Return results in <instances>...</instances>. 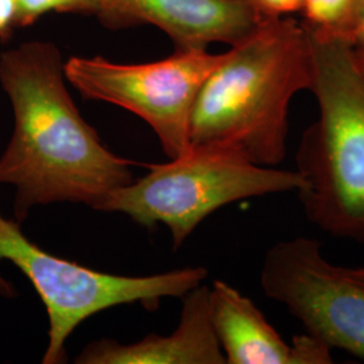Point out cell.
<instances>
[{"label":"cell","instance_id":"obj_1","mask_svg":"<svg viewBox=\"0 0 364 364\" xmlns=\"http://www.w3.org/2000/svg\"><path fill=\"white\" fill-rule=\"evenodd\" d=\"M63 53L28 41L0 54V85L13 108L10 142L0 156V186H13L14 219L36 207L84 204L100 210L107 197L135 180V164L112 153L72 99Z\"/></svg>","mask_w":364,"mask_h":364},{"label":"cell","instance_id":"obj_2","mask_svg":"<svg viewBox=\"0 0 364 364\" xmlns=\"http://www.w3.org/2000/svg\"><path fill=\"white\" fill-rule=\"evenodd\" d=\"M312 85V42L293 16L263 19L230 50L203 84L191 122V146L240 151L257 165L287 156L293 97Z\"/></svg>","mask_w":364,"mask_h":364},{"label":"cell","instance_id":"obj_3","mask_svg":"<svg viewBox=\"0 0 364 364\" xmlns=\"http://www.w3.org/2000/svg\"><path fill=\"white\" fill-rule=\"evenodd\" d=\"M309 36L318 117L296 153L299 203L321 231L364 245V80L350 45Z\"/></svg>","mask_w":364,"mask_h":364},{"label":"cell","instance_id":"obj_4","mask_svg":"<svg viewBox=\"0 0 364 364\" xmlns=\"http://www.w3.org/2000/svg\"><path fill=\"white\" fill-rule=\"evenodd\" d=\"M107 197L100 210L119 212L144 228L164 224L177 248L218 209L231 203L284 193L302 183L296 170L262 166L240 151L192 144L169 162Z\"/></svg>","mask_w":364,"mask_h":364},{"label":"cell","instance_id":"obj_5","mask_svg":"<svg viewBox=\"0 0 364 364\" xmlns=\"http://www.w3.org/2000/svg\"><path fill=\"white\" fill-rule=\"evenodd\" d=\"M9 260L34 287L49 320L43 364L66 363V341L85 320L107 309L139 304L156 311L164 299H182L204 284L205 267H186L151 275L97 272L39 247L23 234L21 223L0 215V262ZM18 293L0 274V296Z\"/></svg>","mask_w":364,"mask_h":364},{"label":"cell","instance_id":"obj_6","mask_svg":"<svg viewBox=\"0 0 364 364\" xmlns=\"http://www.w3.org/2000/svg\"><path fill=\"white\" fill-rule=\"evenodd\" d=\"M223 53L174 50L153 63L119 64L105 57H70L68 82L88 100L117 105L141 117L156 132L169 158L191 147L197 96Z\"/></svg>","mask_w":364,"mask_h":364},{"label":"cell","instance_id":"obj_7","mask_svg":"<svg viewBox=\"0 0 364 364\" xmlns=\"http://www.w3.org/2000/svg\"><path fill=\"white\" fill-rule=\"evenodd\" d=\"M260 287L305 332L364 360V267L335 264L318 240L296 236L269 248Z\"/></svg>","mask_w":364,"mask_h":364},{"label":"cell","instance_id":"obj_8","mask_svg":"<svg viewBox=\"0 0 364 364\" xmlns=\"http://www.w3.org/2000/svg\"><path fill=\"white\" fill-rule=\"evenodd\" d=\"M209 314L227 364H331L332 348L305 332L287 344L259 308L224 281L209 287Z\"/></svg>","mask_w":364,"mask_h":364},{"label":"cell","instance_id":"obj_9","mask_svg":"<svg viewBox=\"0 0 364 364\" xmlns=\"http://www.w3.org/2000/svg\"><path fill=\"white\" fill-rule=\"evenodd\" d=\"M126 27L153 25L174 50H208L213 43L234 46L263 19L246 0H120Z\"/></svg>","mask_w":364,"mask_h":364},{"label":"cell","instance_id":"obj_10","mask_svg":"<svg viewBox=\"0 0 364 364\" xmlns=\"http://www.w3.org/2000/svg\"><path fill=\"white\" fill-rule=\"evenodd\" d=\"M78 364H225L209 314V287L201 284L182 297L180 323L168 336L149 335L122 344L114 338L90 343Z\"/></svg>","mask_w":364,"mask_h":364},{"label":"cell","instance_id":"obj_11","mask_svg":"<svg viewBox=\"0 0 364 364\" xmlns=\"http://www.w3.org/2000/svg\"><path fill=\"white\" fill-rule=\"evenodd\" d=\"M18 27L34 25L46 14L93 15L109 28H124L120 0H16Z\"/></svg>","mask_w":364,"mask_h":364},{"label":"cell","instance_id":"obj_12","mask_svg":"<svg viewBox=\"0 0 364 364\" xmlns=\"http://www.w3.org/2000/svg\"><path fill=\"white\" fill-rule=\"evenodd\" d=\"M358 0H304L302 23L313 36L341 39Z\"/></svg>","mask_w":364,"mask_h":364},{"label":"cell","instance_id":"obj_13","mask_svg":"<svg viewBox=\"0 0 364 364\" xmlns=\"http://www.w3.org/2000/svg\"><path fill=\"white\" fill-rule=\"evenodd\" d=\"M260 19H274L301 13L304 0H246Z\"/></svg>","mask_w":364,"mask_h":364},{"label":"cell","instance_id":"obj_14","mask_svg":"<svg viewBox=\"0 0 364 364\" xmlns=\"http://www.w3.org/2000/svg\"><path fill=\"white\" fill-rule=\"evenodd\" d=\"M341 41L350 45L352 49L364 48V0H358L350 23L346 28Z\"/></svg>","mask_w":364,"mask_h":364},{"label":"cell","instance_id":"obj_15","mask_svg":"<svg viewBox=\"0 0 364 364\" xmlns=\"http://www.w3.org/2000/svg\"><path fill=\"white\" fill-rule=\"evenodd\" d=\"M18 27L16 0H0V39L7 41Z\"/></svg>","mask_w":364,"mask_h":364},{"label":"cell","instance_id":"obj_16","mask_svg":"<svg viewBox=\"0 0 364 364\" xmlns=\"http://www.w3.org/2000/svg\"><path fill=\"white\" fill-rule=\"evenodd\" d=\"M353 58H355V64L358 66V70L364 80V48L353 49Z\"/></svg>","mask_w":364,"mask_h":364}]
</instances>
